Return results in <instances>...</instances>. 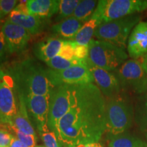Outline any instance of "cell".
Wrapping results in <instances>:
<instances>
[{"instance_id": "1", "label": "cell", "mask_w": 147, "mask_h": 147, "mask_svg": "<svg viewBox=\"0 0 147 147\" xmlns=\"http://www.w3.org/2000/svg\"><path fill=\"white\" fill-rule=\"evenodd\" d=\"M106 105L96 85H78L75 102L54 131L61 146L99 142L106 129Z\"/></svg>"}, {"instance_id": "2", "label": "cell", "mask_w": 147, "mask_h": 147, "mask_svg": "<svg viewBox=\"0 0 147 147\" xmlns=\"http://www.w3.org/2000/svg\"><path fill=\"white\" fill-rule=\"evenodd\" d=\"M5 71L13 79L18 95H47L53 88L47 69L32 58L14 62Z\"/></svg>"}, {"instance_id": "3", "label": "cell", "mask_w": 147, "mask_h": 147, "mask_svg": "<svg viewBox=\"0 0 147 147\" xmlns=\"http://www.w3.org/2000/svg\"><path fill=\"white\" fill-rule=\"evenodd\" d=\"M134 108L125 93L108 99L106 105V131L110 135L124 133L131 127Z\"/></svg>"}, {"instance_id": "4", "label": "cell", "mask_w": 147, "mask_h": 147, "mask_svg": "<svg viewBox=\"0 0 147 147\" xmlns=\"http://www.w3.org/2000/svg\"><path fill=\"white\" fill-rule=\"evenodd\" d=\"M146 10L147 0H100L91 18L104 23Z\"/></svg>"}, {"instance_id": "5", "label": "cell", "mask_w": 147, "mask_h": 147, "mask_svg": "<svg viewBox=\"0 0 147 147\" xmlns=\"http://www.w3.org/2000/svg\"><path fill=\"white\" fill-rule=\"evenodd\" d=\"M89 49L88 60L95 66L108 71L117 70L128 57L125 49L105 41L92 40Z\"/></svg>"}, {"instance_id": "6", "label": "cell", "mask_w": 147, "mask_h": 147, "mask_svg": "<svg viewBox=\"0 0 147 147\" xmlns=\"http://www.w3.org/2000/svg\"><path fill=\"white\" fill-rule=\"evenodd\" d=\"M140 21L138 14H131L120 19L101 23L94 36L98 40L105 41L125 49L130 34Z\"/></svg>"}, {"instance_id": "7", "label": "cell", "mask_w": 147, "mask_h": 147, "mask_svg": "<svg viewBox=\"0 0 147 147\" xmlns=\"http://www.w3.org/2000/svg\"><path fill=\"white\" fill-rule=\"evenodd\" d=\"M121 91L125 93L142 95L147 92L146 76L142 64V58L126 61L115 70Z\"/></svg>"}, {"instance_id": "8", "label": "cell", "mask_w": 147, "mask_h": 147, "mask_svg": "<svg viewBox=\"0 0 147 147\" xmlns=\"http://www.w3.org/2000/svg\"><path fill=\"white\" fill-rule=\"evenodd\" d=\"M78 85H64L53 87L51 92V100L47 126L55 131L59 121L63 117L76 100Z\"/></svg>"}, {"instance_id": "9", "label": "cell", "mask_w": 147, "mask_h": 147, "mask_svg": "<svg viewBox=\"0 0 147 147\" xmlns=\"http://www.w3.org/2000/svg\"><path fill=\"white\" fill-rule=\"evenodd\" d=\"M18 106L19 101L13 79L0 68V122L8 129L17 113Z\"/></svg>"}, {"instance_id": "10", "label": "cell", "mask_w": 147, "mask_h": 147, "mask_svg": "<svg viewBox=\"0 0 147 147\" xmlns=\"http://www.w3.org/2000/svg\"><path fill=\"white\" fill-rule=\"evenodd\" d=\"M47 71L48 78L53 87L64 84L84 85L94 82L87 64L73 66L63 70L48 69Z\"/></svg>"}, {"instance_id": "11", "label": "cell", "mask_w": 147, "mask_h": 147, "mask_svg": "<svg viewBox=\"0 0 147 147\" xmlns=\"http://www.w3.org/2000/svg\"><path fill=\"white\" fill-rule=\"evenodd\" d=\"M27 113L32 117L37 129L42 132L49 129L48 117L50 108L51 93L47 95H28L24 97Z\"/></svg>"}, {"instance_id": "12", "label": "cell", "mask_w": 147, "mask_h": 147, "mask_svg": "<svg viewBox=\"0 0 147 147\" xmlns=\"http://www.w3.org/2000/svg\"><path fill=\"white\" fill-rule=\"evenodd\" d=\"M8 54H19L27 49L31 35L19 25L5 21L1 26Z\"/></svg>"}, {"instance_id": "13", "label": "cell", "mask_w": 147, "mask_h": 147, "mask_svg": "<svg viewBox=\"0 0 147 147\" xmlns=\"http://www.w3.org/2000/svg\"><path fill=\"white\" fill-rule=\"evenodd\" d=\"M87 65L93 76L96 86L104 96L111 99L121 93V87L115 74L100 68L87 60Z\"/></svg>"}, {"instance_id": "14", "label": "cell", "mask_w": 147, "mask_h": 147, "mask_svg": "<svg viewBox=\"0 0 147 147\" xmlns=\"http://www.w3.org/2000/svg\"><path fill=\"white\" fill-rule=\"evenodd\" d=\"M127 52L134 59L147 55V21H141L132 30L127 41Z\"/></svg>"}, {"instance_id": "15", "label": "cell", "mask_w": 147, "mask_h": 147, "mask_svg": "<svg viewBox=\"0 0 147 147\" xmlns=\"http://www.w3.org/2000/svg\"><path fill=\"white\" fill-rule=\"evenodd\" d=\"M9 23L16 24L24 28L30 35H37L43 32L47 25V19L27 14H23L13 10L7 18Z\"/></svg>"}, {"instance_id": "16", "label": "cell", "mask_w": 147, "mask_h": 147, "mask_svg": "<svg viewBox=\"0 0 147 147\" xmlns=\"http://www.w3.org/2000/svg\"><path fill=\"white\" fill-rule=\"evenodd\" d=\"M65 40L57 36H51L37 42L33 47L35 57L47 62L59 55Z\"/></svg>"}, {"instance_id": "17", "label": "cell", "mask_w": 147, "mask_h": 147, "mask_svg": "<svg viewBox=\"0 0 147 147\" xmlns=\"http://www.w3.org/2000/svg\"><path fill=\"white\" fill-rule=\"evenodd\" d=\"M27 8L30 15L48 19L58 13L59 1L57 0H29Z\"/></svg>"}, {"instance_id": "18", "label": "cell", "mask_w": 147, "mask_h": 147, "mask_svg": "<svg viewBox=\"0 0 147 147\" xmlns=\"http://www.w3.org/2000/svg\"><path fill=\"white\" fill-rule=\"evenodd\" d=\"M18 101H19L18 110L16 115L12 119V124L10 126L14 127L25 134L36 136L34 127L29 119V116L27 113L24 97L21 95H18Z\"/></svg>"}, {"instance_id": "19", "label": "cell", "mask_w": 147, "mask_h": 147, "mask_svg": "<svg viewBox=\"0 0 147 147\" xmlns=\"http://www.w3.org/2000/svg\"><path fill=\"white\" fill-rule=\"evenodd\" d=\"M84 24L73 16L59 22L51 27V32L63 38L72 40Z\"/></svg>"}, {"instance_id": "20", "label": "cell", "mask_w": 147, "mask_h": 147, "mask_svg": "<svg viewBox=\"0 0 147 147\" xmlns=\"http://www.w3.org/2000/svg\"><path fill=\"white\" fill-rule=\"evenodd\" d=\"M109 147H147V143L126 132L117 135H107Z\"/></svg>"}, {"instance_id": "21", "label": "cell", "mask_w": 147, "mask_h": 147, "mask_svg": "<svg viewBox=\"0 0 147 147\" xmlns=\"http://www.w3.org/2000/svg\"><path fill=\"white\" fill-rule=\"evenodd\" d=\"M101 24L98 20L95 18H91L89 21L84 23L80 29L72 40L78 45L89 46L92 40V37L94 36L95 31Z\"/></svg>"}, {"instance_id": "22", "label": "cell", "mask_w": 147, "mask_h": 147, "mask_svg": "<svg viewBox=\"0 0 147 147\" xmlns=\"http://www.w3.org/2000/svg\"><path fill=\"white\" fill-rule=\"evenodd\" d=\"M98 1L83 0L80 1L74 12L73 16L79 21L86 22L90 20L97 8Z\"/></svg>"}, {"instance_id": "23", "label": "cell", "mask_w": 147, "mask_h": 147, "mask_svg": "<svg viewBox=\"0 0 147 147\" xmlns=\"http://www.w3.org/2000/svg\"><path fill=\"white\" fill-rule=\"evenodd\" d=\"M46 64L49 66L51 69L54 70H63L73 66L84 65L87 64V60L82 61L74 59H67L57 55L54 58L51 59L48 61L45 62Z\"/></svg>"}, {"instance_id": "24", "label": "cell", "mask_w": 147, "mask_h": 147, "mask_svg": "<svg viewBox=\"0 0 147 147\" xmlns=\"http://www.w3.org/2000/svg\"><path fill=\"white\" fill-rule=\"evenodd\" d=\"M79 0H61L59 1V12L55 21L60 22L73 15L75 9L80 3Z\"/></svg>"}, {"instance_id": "25", "label": "cell", "mask_w": 147, "mask_h": 147, "mask_svg": "<svg viewBox=\"0 0 147 147\" xmlns=\"http://www.w3.org/2000/svg\"><path fill=\"white\" fill-rule=\"evenodd\" d=\"M8 129L14 134L16 138L19 140L21 142L23 143L28 147H36L37 142V136L28 135L21 132L14 127L8 126Z\"/></svg>"}, {"instance_id": "26", "label": "cell", "mask_w": 147, "mask_h": 147, "mask_svg": "<svg viewBox=\"0 0 147 147\" xmlns=\"http://www.w3.org/2000/svg\"><path fill=\"white\" fill-rule=\"evenodd\" d=\"M137 113L141 119V122L146 125L147 130V92L140 95L136 104Z\"/></svg>"}, {"instance_id": "27", "label": "cell", "mask_w": 147, "mask_h": 147, "mask_svg": "<svg viewBox=\"0 0 147 147\" xmlns=\"http://www.w3.org/2000/svg\"><path fill=\"white\" fill-rule=\"evenodd\" d=\"M39 134L45 147H61L54 131L47 129Z\"/></svg>"}, {"instance_id": "28", "label": "cell", "mask_w": 147, "mask_h": 147, "mask_svg": "<svg viewBox=\"0 0 147 147\" xmlns=\"http://www.w3.org/2000/svg\"><path fill=\"white\" fill-rule=\"evenodd\" d=\"M76 43L72 40H65L59 53V56L67 59H74V47Z\"/></svg>"}, {"instance_id": "29", "label": "cell", "mask_w": 147, "mask_h": 147, "mask_svg": "<svg viewBox=\"0 0 147 147\" xmlns=\"http://www.w3.org/2000/svg\"><path fill=\"white\" fill-rule=\"evenodd\" d=\"M89 46H82L76 44L74 47V57L77 59L86 61L89 58Z\"/></svg>"}, {"instance_id": "30", "label": "cell", "mask_w": 147, "mask_h": 147, "mask_svg": "<svg viewBox=\"0 0 147 147\" xmlns=\"http://www.w3.org/2000/svg\"><path fill=\"white\" fill-rule=\"evenodd\" d=\"M17 2L16 0H0V11L3 15L10 14L15 8Z\"/></svg>"}, {"instance_id": "31", "label": "cell", "mask_w": 147, "mask_h": 147, "mask_svg": "<svg viewBox=\"0 0 147 147\" xmlns=\"http://www.w3.org/2000/svg\"><path fill=\"white\" fill-rule=\"evenodd\" d=\"M13 135L7 129H0V147H10Z\"/></svg>"}, {"instance_id": "32", "label": "cell", "mask_w": 147, "mask_h": 147, "mask_svg": "<svg viewBox=\"0 0 147 147\" xmlns=\"http://www.w3.org/2000/svg\"><path fill=\"white\" fill-rule=\"evenodd\" d=\"M8 54L4 41L2 32L0 31V68H1L5 61L6 60L7 55Z\"/></svg>"}, {"instance_id": "33", "label": "cell", "mask_w": 147, "mask_h": 147, "mask_svg": "<svg viewBox=\"0 0 147 147\" xmlns=\"http://www.w3.org/2000/svg\"><path fill=\"white\" fill-rule=\"evenodd\" d=\"M10 147H28L25 144H24L23 142H21L18 138H16L15 136L12 138V141H11Z\"/></svg>"}, {"instance_id": "34", "label": "cell", "mask_w": 147, "mask_h": 147, "mask_svg": "<svg viewBox=\"0 0 147 147\" xmlns=\"http://www.w3.org/2000/svg\"><path fill=\"white\" fill-rule=\"evenodd\" d=\"M73 147H104V146L100 142H92L88 143V144H78L77 146Z\"/></svg>"}, {"instance_id": "35", "label": "cell", "mask_w": 147, "mask_h": 147, "mask_svg": "<svg viewBox=\"0 0 147 147\" xmlns=\"http://www.w3.org/2000/svg\"><path fill=\"white\" fill-rule=\"evenodd\" d=\"M142 64L143 68H144V70L145 71V74H146L147 80V55H144L143 57H142Z\"/></svg>"}, {"instance_id": "36", "label": "cell", "mask_w": 147, "mask_h": 147, "mask_svg": "<svg viewBox=\"0 0 147 147\" xmlns=\"http://www.w3.org/2000/svg\"><path fill=\"white\" fill-rule=\"evenodd\" d=\"M4 15H3V14H2V12H1V11H0V20H1V19H2V18H3V17H4Z\"/></svg>"}, {"instance_id": "37", "label": "cell", "mask_w": 147, "mask_h": 147, "mask_svg": "<svg viewBox=\"0 0 147 147\" xmlns=\"http://www.w3.org/2000/svg\"><path fill=\"white\" fill-rule=\"evenodd\" d=\"M36 147H45V146H36Z\"/></svg>"}, {"instance_id": "38", "label": "cell", "mask_w": 147, "mask_h": 147, "mask_svg": "<svg viewBox=\"0 0 147 147\" xmlns=\"http://www.w3.org/2000/svg\"><path fill=\"white\" fill-rule=\"evenodd\" d=\"M146 139H147V130H146ZM147 143V142H146Z\"/></svg>"}]
</instances>
